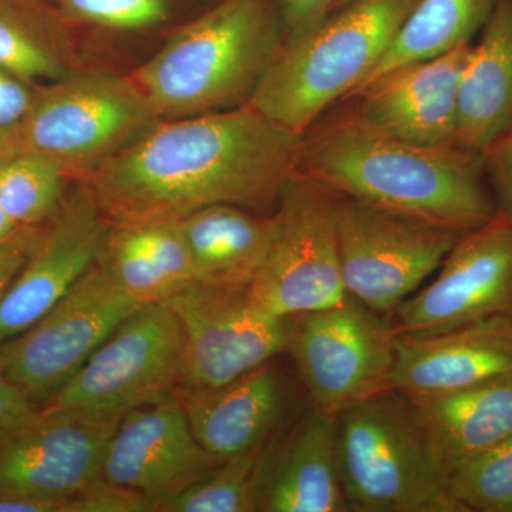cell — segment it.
Here are the masks:
<instances>
[{"label":"cell","instance_id":"cell-32","mask_svg":"<svg viewBox=\"0 0 512 512\" xmlns=\"http://www.w3.org/2000/svg\"><path fill=\"white\" fill-rule=\"evenodd\" d=\"M336 2L338 0H279L285 42H292L318 28L333 12Z\"/></svg>","mask_w":512,"mask_h":512},{"label":"cell","instance_id":"cell-35","mask_svg":"<svg viewBox=\"0 0 512 512\" xmlns=\"http://www.w3.org/2000/svg\"><path fill=\"white\" fill-rule=\"evenodd\" d=\"M42 407L9 380H0V440L33 419Z\"/></svg>","mask_w":512,"mask_h":512},{"label":"cell","instance_id":"cell-27","mask_svg":"<svg viewBox=\"0 0 512 512\" xmlns=\"http://www.w3.org/2000/svg\"><path fill=\"white\" fill-rule=\"evenodd\" d=\"M67 175L50 157L16 154L0 164V208L19 227H40L62 205Z\"/></svg>","mask_w":512,"mask_h":512},{"label":"cell","instance_id":"cell-37","mask_svg":"<svg viewBox=\"0 0 512 512\" xmlns=\"http://www.w3.org/2000/svg\"><path fill=\"white\" fill-rule=\"evenodd\" d=\"M19 153L20 150L18 143H16L13 128H9V130H0V164L5 163L9 158H12Z\"/></svg>","mask_w":512,"mask_h":512},{"label":"cell","instance_id":"cell-22","mask_svg":"<svg viewBox=\"0 0 512 512\" xmlns=\"http://www.w3.org/2000/svg\"><path fill=\"white\" fill-rule=\"evenodd\" d=\"M99 261L140 305L167 301L195 282L180 222L171 218L110 220Z\"/></svg>","mask_w":512,"mask_h":512},{"label":"cell","instance_id":"cell-29","mask_svg":"<svg viewBox=\"0 0 512 512\" xmlns=\"http://www.w3.org/2000/svg\"><path fill=\"white\" fill-rule=\"evenodd\" d=\"M49 46L19 10L0 0V69L25 82L60 79L63 63Z\"/></svg>","mask_w":512,"mask_h":512},{"label":"cell","instance_id":"cell-3","mask_svg":"<svg viewBox=\"0 0 512 512\" xmlns=\"http://www.w3.org/2000/svg\"><path fill=\"white\" fill-rule=\"evenodd\" d=\"M268 0H221L177 30L130 79L158 120L244 106L279 47Z\"/></svg>","mask_w":512,"mask_h":512},{"label":"cell","instance_id":"cell-7","mask_svg":"<svg viewBox=\"0 0 512 512\" xmlns=\"http://www.w3.org/2000/svg\"><path fill=\"white\" fill-rule=\"evenodd\" d=\"M338 200L336 192L298 175L286 185L272 212L264 261L248 289L265 311L293 318L349 298L340 266Z\"/></svg>","mask_w":512,"mask_h":512},{"label":"cell","instance_id":"cell-19","mask_svg":"<svg viewBox=\"0 0 512 512\" xmlns=\"http://www.w3.org/2000/svg\"><path fill=\"white\" fill-rule=\"evenodd\" d=\"M178 399L195 439L220 461L261 446L292 416V383L276 359L217 389Z\"/></svg>","mask_w":512,"mask_h":512},{"label":"cell","instance_id":"cell-1","mask_svg":"<svg viewBox=\"0 0 512 512\" xmlns=\"http://www.w3.org/2000/svg\"><path fill=\"white\" fill-rule=\"evenodd\" d=\"M302 144L248 104L160 120L87 175V188L109 220H181L221 204L272 214Z\"/></svg>","mask_w":512,"mask_h":512},{"label":"cell","instance_id":"cell-6","mask_svg":"<svg viewBox=\"0 0 512 512\" xmlns=\"http://www.w3.org/2000/svg\"><path fill=\"white\" fill-rule=\"evenodd\" d=\"M50 83L13 133L20 153L50 157L67 174L89 175L160 121L130 76L86 72Z\"/></svg>","mask_w":512,"mask_h":512},{"label":"cell","instance_id":"cell-30","mask_svg":"<svg viewBox=\"0 0 512 512\" xmlns=\"http://www.w3.org/2000/svg\"><path fill=\"white\" fill-rule=\"evenodd\" d=\"M73 18L113 30H143L170 15L168 0H59Z\"/></svg>","mask_w":512,"mask_h":512},{"label":"cell","instance_id":"cell-36","mask_svg":"<svg viewBox=\"0 0 512 512\" xmlns=\"http://www.w3.org/2000/svg\"><path fill=\"white\" fill-rule=\"evenodd\" d=\"M23 82L15 74L0 69V130L15 127L28 113L35 93Z\"/></svg>","mask_w":512,"mask_h":512},{"label":"cell","instance_id":"cell-10","mask_svg":"<svg viewBox=\"0 0 512 512\" xmlns=\"http://www.w3.org/2000/svg\"><path fill=\"white\" fill-rule=\"evenodd\" d=\"M164 303L184 336L178 396L217 389L288 350L291 318L265 311L248 289L192 282Z\"/></svg>","mask_w":512,"mask_h":512},{"label":"cell","instance_id":"cell-23","mask_svg":"<svg viewBox=\"0 0 512 512\" xmlns=\"http://www.w3.org/2000/svg\"><path fill=\"white\" fill-rule=\"evenodd\" d=\"M190 249L195 282L249 289L261 268L272 231V214L211 205L178 220Z\"/></svg>","mask_w":512,"mask_h":512},{"label":"cell","instance_id":"cell-4","mask_svg":"<svg viewBox=\"0 0 512 512\" xmlns=\"http://www.w3.org/2000/svg\"><path fill=\"white\" fill-rule=\"evenodd\" d=\"M419 0H350L279 46L248 106L298 136L382 62Z\"/></svg>","mask_w":512,"mask_h":512},{"label":"cell","instance_id":"cell-18","mask_svg":"<svg viewBox=\"0 0 512 512\" xmlns=\"http://www.w3.org/2000/svg\"><path fill=\"white\" fill-rule=\"evenodd\" d=\"M512 373V315L423 335L394 336L386 390L433 396Z\"/></svg>","mask_w":512,"mask_h":512},{"label":"cell","instance_id":"cell-28","mask_svg":"<svg viewBox=\"0 0 512 512\" xmlns=\"http://www.w3.org/2000/svg\"><path fill=\"white\" fill-rule=\"evenodd\" d=\"M448 494L457 512H512V436L454 464Z\"/></svg>","mask_w":512,"mask_h":512},{"label":"cell","instance_id":"cell-24","mask_svg":"<svg viewBox=\"0 0 512 512\" xmlns=\"http://www.w3.org/2000/svg\"><path fill=\"white\" fill-rule=\"evenodd\" d=\"M409 399L448 470L512 436V373Z\"/></svg>","mask_w":512,"mask_h":512},{"label":"cell","instance_id":"cell-12","mask_svg":"<svg viewBox=\"0 0 512 512\" xmlns=\"http://www.w3.org/2000/svg\"><path fill=\"white\" fill-rule=\"evenodd\" d=\"M288 353L312 406L338 416L384 392L394 365L389 320L353 298L291 318Z\"/></svg>","mask_w":512,"mask_h":512},{"label":"cell","instance_id":"cell-39","mask_svg":"<svg viewBox=\"0 0 512 512\" xmlns=\"http://www.w3.org/2000/svg\"><path fill=\"white\" fill-rule=\"evenodd\" d=\"M5 379V362H3L2 353H0V380Z\"/></svg>","mask_w":512,"mask_h":512},{"label":"cell","instance_id":"cell-16","mask_svg":"<svg viewBox=\"0 0 512 512\" xmlns=\"http://www.w3.org/2000/svg\"><path fill=\"white\" fill-rule=\"evenodd\" d=\"M222 461L195 439L177 397L130 410L107 441L100 478L158 505L208 476Z\"/></svg>","mask_w":512,"mask_h":512},{"label":"cell","instance_id":"cell-21","mask_svg":"<svg viewBox=\"0 0 512 512\" xmlns=\"http://www.w3.org/2000/svg\"><path fill=\"white\" fill-rule=\"evenodd\" d=\"M262 511H349L340 478L336 416L311 406L289 427Z\"/></svg>","mask_w":512,"mask_h":512},{"label":"cell","instance_id":"cell-31","mask_svg":"<svg viewBox=\"0 0 512 512\" xmlns=\"http://www.w3.org/2000/svg\"><path fill=\"white\" fill-rule=\"evenodd\" d=\"M156 504L103 480L67 501L66 512H153Z\"/></svg>","mask_w":512,"mask_h":512},{"label":"cell","instance_id":"cell-8","mask_svg":"<svg viewBox=\"0 0 512 512\" xmlns=\"http://www.w3.org/2000/svg\"><path fill=\"white\" fill-rule=\"evenodd\" d=\"M184 336L164 302L131 313L43 407L124 416L178 396Z\"/></svg>","mask_w":512,"mask_h":512},{"label":"cell","instance_id":"cell-20","mask_svg":"<svg viewBox=\"0 0 512 512\" xmlns=\"http://www.w3.org/2000/svg\"><path fill=\"white\" fill-rule=\"evenodd\" d=\"M512 126V0H498L461 74L456 146L483 156Z\"/></svg>","mask_w":512,"mask_h":512},{"label":"cell","instance_id":"cell-5","mask_svg":"<svg viewBox=\"0 0 512 512\" xmlns=\"http://www.w3.org/2000/svg\"><path fill=\"white\" fill-rule=\"evenodd\" d=\"M349 511L457 512L448 468L409 397L373 394L336 416Z\"/></svg>","mask_w":512,"mask_h":512},{"label":"cell","instance_id":"cell-15","mask_svg":"<svg viewBox=\"0 0 512 512\" xmlns=\"http://www.w3.org/2000/svg\"><path fill=\"white\" fill-rule=\"evenodd\" d=\"M109 224L89 188L64 197L0 299V346L32 328L99 261Z\"/></svg>","mask_w":512,"mask_h":512},{"label":"cell","instance_id":"cell-2","mask_svg":"<svg viewBox=\"0 0 512 512\" xmlns=\"http://www.w3.org/2000/svg\"><path fill=\"white\" fill-rule=\"evenodd\" d=\"M483 160L453 147H421L386 136L355 113L303 136L298 177L342 197L466 234L498 208Z\"/></svg>","mask_w":512,"mask_h":512},{"label":"cell","instance_id":"cell-13","mask_svg":"<svg viewBox=\"0 0 512 512\" xmlns=\"http://www.w3.org/2000/svg\"><path fill=\"white\" fill-rule=\"evenodd\" d=\"M439 274L392 313L394 336L444 332L512 315V217L498 210L460 235Z\"/></svg>","mask_w":512,"mask_h":512},{"label":"cell","instance_id":"cell-11","mask_svg":"<svg viewBox=\"0 0 512 512\" xmlns=\"http://www.w3.org/2000/svg\"><path fill=\"white\" fill-rule=\"evenodd\" d=\"M140 306L97 261L32 328L0 346L5 379L45 406Z\"/></svg>","mask_w":512,"mask_h":512},{"label":"cell","instance_id":"cell-34","mask_svg":"<svg viewBox=\"0 0 512 512\" xmlns=\"http://www.w3.org/2000/svg\"><path fill=\"white\" fill-rule=\"evenodd\" d=\"M40 228L42 225L19 227L8 238L0 241V299L8 291L13 279L32 254L39 238Z\"/></svg>","mask_w":512,"mask_h":512},{"label":"cell","instance_id":"cell-40","mask_svg":"<svg viewBox=\"0 0 512 512\" xmlns=\"http://www.w3.org/2000/svg\"><path fill=\"white\" fill-rule=\"evenodd\" d=\"M348 2H350V0H338V2H336L335 9L333 10L339 9L340 6L346 5Z\"/></svg>","mask_w":512,"mask_h":512},{"label":"cell","instance_id":"cell-38","mask_svg":"<svg viewBox=\"0 0 512 512\" xmlns=\"http://www.w3.org/2000/svg\"><path fill=\"white\" fill-rule=\"evenodd\" d=\"M18 228L19 225L0 208V241L8 238L9 235H12Z\"/></svg>","mask_w":512,"mask_h":512},{"label":"cell","instance_id":"cell-9","mask_svg":"<svg viewBox=\"0 0 512 512\" xmlns=\"http://www.w3.org/2000/svg\"><path fill=\"white\" fill-rule=\"evenodd\" d=\"M336 229L346 292L379 316L417 292L461 235L342 195Z\"/></svg>","mask_w":512,"mask_h":512},{"label":"cell","instance_id":"cell-33","mask_svg":"<svg viewBox=\"0 0 512 512\" xmlns=\"http://www.w3.org/2000/svg\"><path fill=\"white\" fill-rule=\"evenodd\" d=\"M500 200V211L512 217V126L481 156Z\"/></svg>","mask_w":512,"mask_h":512},{"label":"cell","instance_id":"cell-25","mask_svg":"<svg viewBox=\"0 0 512 512\" xmlns=\"http://www.w3.org/2000/svg\"><path fill=\"white\" fill-rule=\"evenodd\" d=\"M291 423L261 446L222 461L208 476L158 505V512L264 510L266 490Z\"/></svg>","mask_w":512,"mask_h":512},{"label":"cell","instance_id":"cell-26","mask_svg":"<svg viewBox=\"0 0 512 512\" xmlns=\"http://www.w3.org/2000/svg\"><path fill=\"white\" fill-rule=\"evenodd\" d=\"M498 0H419L396 39L365 83L403 64L443 55L470 43L490 18ZM352 94V96H353Z\"/></svg>","mask_w":512,"mask_h":512},{"label":"cell","instance_id":"cell-17","mask_svg":"<svg viewBox=\"0 0 512 512\" xmlns=\"http://www.w3.org/2000/svg\"><path fill=\"white\" fill-rule=\"evenodd\" d=\"M470 43L403 64L366 84L355 111L367 126L421 147L456 146L458 89Z\"/></svg>","mask_w":512,"mask_h":512},{"label":"cell","instance_id":"cell-14","mask_svg":"<svg viewBox=\"0 0 512 512\" xmlns=\"http://www.w3.org/2000/svg\"><path fill=\"white\" fill-rule=\"evenodd\" d=\"M123 417V416H121ZM119 416L42 407L0 440V495L64 505L101 480Z\"/></svg>","mask_w":512,"mask_h":512}]
</instances>
